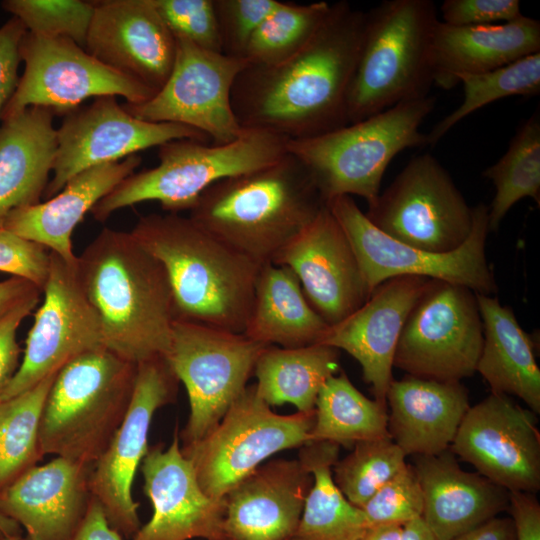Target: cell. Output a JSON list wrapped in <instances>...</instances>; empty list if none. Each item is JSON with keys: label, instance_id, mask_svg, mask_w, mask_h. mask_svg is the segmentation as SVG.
<instances>
[{"label": "cell", "instance_id": "cell-1", "mask_svg": "<svg viewBox=\"0 0 540 540\" xmlns=\"http://www.w3.org/2000/svg\"><path fill=\"white\" fill-rule=\"evenodd\" d=\"M365 22L366 12L346 1L332 3L299 52L275 65L248 64L231 92L240 126L297 140L347 125V95Z\"/></svg>", "mask_w": 540, "mask_h": 540}, {"label": "cell", "instance_id": "cell-2", "mask_svg": "<svg viewBox=\"0 0 540 540\" xmlns=\"http://www.w3.org/2000/svg\"><path fill=\"white\" fill-rule=\"evenodd\" d=\"M77 270L105 348L137 365L168 355L176 319L170 282L130 232L104 228L77 256Z\"/></svg>", "mask_w": 540, "mask_h": 540}, {"label": "cell", "instance_id": "cell-3", "mask_svg": "<svg viewBox=\"0 0 540 540\" xmlns=\"http://www.w3.org/2000/svg\"><path fill=\"white\" fill-rule=\"evenodd\" d=\"M130 233L165 268L176 319L243 333L261 265L178 213L143 216Z\"/></svg>", "mask_w": 540, "mask_h": 540}, {"label": "cell", "instance_id": "cell-4", "mask_svg": "<svg viewBox=\"0 0 540 540\" xmlns=\"http://www.w3.org/2000/svg\"><path fill=\"white\" fill-rule=\"evenodd\" d=\"M326 205L307 168L287 152L266 167L213 184L189 217L262 266L272 263Z\"/></svg>", "mask_w": 540, "mask_h": 540}, {"label": "cell", "instance_id": "cell-5", "mask_svg": "<svg viewBox=\"0 0 540 540\" xmlns=\"http://www.w3.org/2000/svg\"><path fill=\"white\" fill-rule=\"evenodd\" d=\"M137 368L105 347L65 364L44 404L39 430L42 455L93 467L127 413Z\"/></svg>", "mask_w": 540, "mask_h": 540}, {"label": "cell", "instance_id": "cell-6", "mask_svg": "<svg viewBox=\"0 0 540 540\" xmlns=\"http://www.w3.org/2000/svg\"><path fill=\"white\" fill-rule=\"evenodd\" d=\"M438 21L431 0H385L366 12L347 95L348 124L428 95Z\"/></svg>", "mask_w": 540, "mask_h": 540}, {"label": "cell", "instance_id": "cell-7", "mask_svg": "<svg viewBox=\"0 0 540 540\" xmlns=\"http://www.w3.org/2000/svg\"><path fill=\"white\" fill-rule=\"evenodd\" d=\"M435 101L430 95L404 101L325 134L287 140L286 150L304 164L326 203L356 195L369 205L392 159L407 148L427 145L420 126Z\"/></svg>", "mask_w": 540, "mask_h": 540}, {"label": "cell", "instance_id": "cell-8", "mask_svg": "<svg viewBox=\"0 0 540 540\" xmlns=\"http://www.w3.org/2000/svg\"><path fill=\"white\" fill-rule=\"evenodd\" d=\"M287 139L263 130L245 129L229 143L206 145L176 139L160 145L159 164L133 173L90 211L105 222L115 211L144 201H157L167 213L190 210L200 195L218 181L266 167L286 153Z\"/></svg>", "mask_w": 540, "mask_h": 540}, {"label": "cell", "instance_id": "cell-9", "mask_svg": "<svg viewBox=\"0 0 540 540\" xmlns=\"http://www.w3.org/2000/svg\"><path fill=\"white\" fill-rule=\"evenodd\" d=\"M327 207L344 231L370 294L382 282L398 276H419L492 295L496 280L485 254L488 206L472 207V229L466 241L447 253L421 250L386 235L375 227L351 196H338Z\"/></svg>", "mask_w": 540, "mask_h": 540}, {"label": "cell", "instance_id": "cell-10", "mask_svg": "<svg viewBox=\"0 0 540 540\" xmlns=\"http://www.w3.org/2000/svg\"><path fill=\"white\" fill-rule=\"evenodd\" d=\"M314 423L315 409L277 414L251 385L211 431L181 451L202 490L222 499L273 454L310 443Z\"/></svg>", "mask_w": 540, "mask_h": 540}, {"label": "cell", "instance_id": "cell-11", "mask_svg": "<svg viewBox=\"0 0 540 540\" xmlns=\"http://www.w3.org/2000/svg\"><path fill=\"white\" fill-rule=\"evenodd\" d=\"M266 345L243 333L175 319L166 359L185 386L190 412L183 445L201 439L243 393Z\"/></svg>", "mask_w": 540, "mask_h": 540}, {"label": "cell", "instance_id": "cell-12", "mask_svg": "<svg viewBox=\"0 0 540 540\" xmlns=\"http://www.w3.org/2000/svg\"><path fill=\"white\" fill-rule=\"evenodd\" d=\"M365 215L391 238L433 253L459 248L473 222L472 207L428 153L411 158Z\"/></svg>", "mask_w": 540, "mask_h": 540}, {"label": "cell", "instance_id": "cell-13", "mask_svg": "<svg viewBox=\"0 0 540 540\" xmlns=\"http://www.w3.org/2000/svg\"><path fill=\"white\" fill-rule=\"evenodd\" d=\"M482 346L476 293L434 280L406 319L393 367L422 379L461 382L476 372Z\"/></svg>", "mask_w": 540, "mask_h": 540}, {"label": "cell", "instance_id": "cell-14", "mask_svg": "<svg viewBox=\"0 0 540 540\" xmlns=\"http://www.w3.org/2000/svg\"><path fill=\"white\" fill-rule=\"evenodd\" d=\"M19 55L24 71L1 118L33 106L65 115L90 97L121 96L126 103L140 104L155 94L67 38L26 32Z\"/></svg>", "mask_w": 540, "mask_h": 540}, {"label": "cell", "instance_id": "cell-15", "mask_svg": "<svg viewBox=\"0 0 540 540\" xmlns=\"http://www.w3.org/2000/svg\"><path fill=\"white\" fill-rule=\"evenodd\" d=\"M175 40L174 65L162 88L143 103H125L123 107L145 121L192 127L216 145L238 139L245 129L234 114L231 92L249 63L202 49L182 37Z\"/></svg>", "mask_w": 540, "mask_h": 540}, {"label": "cell", "instance_id": "cell-16", "mask_svg": "<svg viewBox=\"0 0 540 540\" xmlns=\"http://www.w3.org/2000/svg\"><path fill=\"white\" fill-rule=\"evenodd\" d=\"M179 380L166 357L138 364L127 413L108 447L93 465L90 489L109 525L122 537L141 527L139 504L132 496L135 474L148 452V435L155 412L173 402Z\"/></svg>", "mask_w": 540, "mask_h": 540}, {"label": "cell", "instance_id": "cell-17", "mask_svg": "<svg viewBox=\"0 0 540 540\" xmlns=\"http://www.w3.org/2000/svg\"><path fill=\"white\" fill-rule=\"evenodd\" d=\"M42 292L22 361L0 400L31 389L77 356L104 347L101 320L83 289L77 260L68 262L50 251Z\"/></svg>", "mask_w": 540, "mask_h": 540}, {"label": "cell", "instance_id": "cell-18", "mask_svg": "<svg viewBox=\"0 0 540 540\" xmlns=\"http://www.w3.org/2000/svg\"><path fill=\"white\" fill-rule=\"evenodd\" d=\"M56 135L53 176L43 193L45 200L88 168L120 161L176 139L205 142L209 138L192 127L139 119L127 112L115 96L97 97L90 105L68 112Z\"/></svg>", "mask_w": 540, "mask_h": 540}, {"label": "cell", "instance_id": "cell-19", "mask_svg": "<svg viewBox=\"0 0 540 540\" xmlns=\"http://www.w3.org/2000/svg\"><path fill=\"white\" fill-rule=\"evenodd\" d=\"M536 414L510 396L490 393L470 406L450 451L509 492L540 489V433Z\"/></svg>", "mask_w": 540, "mask_h": 540}, {"label": "cell", "instance_id": "cell-20", "mask_svg": "<svg viewBox=\"0 0 540 540\" xmlns=\"http://www.w3.org/2000/svg\"><path fill=\"white\" fill-rule=\"evenodd\" d=\"M272 263L296 275L308 302L329 326L369 297L354 251L327 205Z\"/></svg>", "mask_w": 540, "mask_h": 540}, {"label": "cell", "instance_id": "cell-21", "mask_svg": "<svg viewBox=\"0 0 540 540\" xmlns=\"http://www.w3.org/2000/svg\"><path fill=\"white\" fill-rule=\"evenodd\" d=\"M141 470L153 514L131 540H223L225 497L212 498L202 490L181 451L177 428L166 449H148Z\"/></svg>", "mask_w": 540, "mask_h": 540}, {"label": "cell", "instance_id": "cell-22", "mask_svg": "<svg viewBox=\"0 0 540 540\" xmlns=\"http://www.w3.org/2000/svg\"><path fill=\"white\" fill-rule=\"evenodd\" d=\"M85 50L155 93L167 81L176 40L152 0L93 1Z\"/></svg>", "mask_w": 540, "mask_h": 540}, {"label": "cell", "instance_id": "cell-23", "mask_svg": "<svg viewBox=\"0 0 540 540\" xmlns=\"http://www.w3.org/2000/svg\"><path fill=\"white\" fill-rule=\"evenodd\" d=\"M434 279L398 276L379 284L341 322L329 326L322 344L343 350L361 366L375 400L386 404L398 340L406 319Z\"/></svg>", "mask_w": 540, "mask_h": 540}, {"label": "cell", "instance_id": "cell-24", "mask_svg": "<svg viewBox=\"0 0 540 540\" xmlns=\"http://www.w3.org/2000/svg\"><path fill=\"white\" fill-rule=\"evenodd\" d=\"M92 467L55 457L0 490V513L25 530L22 540H72L92 501Z\"/></svg>", "mask_w": 540, "mask_h": 540}, {"label": "cell", "instance_id": "cell-25", "mask_svg": "<svg viewBox=\"0 0 540 540\" xmlns=\"http://www.w3.org/2000/svg\"><path fill=\"white\" fill-rule=\"evenodd\" d=\"M312 484L300 459L260 465L225 495L223 540H289Z\"/></svg>", "mask_w": 540, "mask_h": 540}, {"label": "cell", "instance_id": "cell-26", "mask_svg": "<svg viewBox=\"0 0 540 540\" xmlns=\"http://www.w3.org/2000/svg\"><path fill=\"white\" fill-rule=\"evenodd\" d=\"M423 494L422 518L437 540H453L509 507V491L467 472L450 449L415 456L412 465Z\"/></svg>", "mask_w": 540, "mask_h": 540}, {"label": "cell", "instance_id": "cell-27", "mask_svg": "<svg viewBox=\"0 0 540 540\" xmlns=\"http://www.w3.org/2000/svg\"><path fill=\"white\" fill-rule=\"evenodd\" d=\"M141 161V157L134 154L88 168L71 178L52 198L12 211L1 229L42 245L68 262H75L73 230L104 196L134 173Z\"/></svg>", "mask_w": 540, "mask_h": 540}, {"label": "cell", "instance_id": "cell-28", "mask_svg": "<svg viewBox=\"0 0 540 540\" xmlns=\"http://www.w3.org/2000/svg\"><path fill=\"white\" fill-rule=\"evenodd\" d=\"M388 432L408 455H436L450 448L468 411L467 388L407 375L392 380L386 395Z\"/></svg>", "mask_w": 540, "mask_h": 540}, {"label": "cell", "instance_id": "cell-29", "mask_svg": "<svg viewBox=\"0 0 540 540\" xmlns=\"http://www.w3.org/2000/svg\"><path fill=\"white\" fill-rule=\"evenodd\" d=\"M540 52V22L521 15L509 22L451 26L438 21L432 44L433 84L458 85L462 74H479Z\"/></svg>", "mask_w": 540, "mask_h": 540}, {"label": "cell", "instance_id": "cell-30", "mask_svg": "<svg viewBox=\"0 0 540 540\" xmlns=\"http://www.w3.org/2000/svg\"><path fill=\"white\" fill-rule=\"evenodd\" d=\"M54 115L33 106L0 119V229L12 211L43 197L57 150Z\"/></svg>", "mask_w": 540, "mask_h": 540}, {"label": "cell", "instance_id": "cell-31", "mask_svg": "<svg viewBox=\"0 0 540 540\" xmlns=\"http://www.w3.org/2000/svg\"><path fill=\"white\" fill-rule=\"evenodd\" d=\"M483 324V346L476 372L491 392L520 398L540 414V369L533 342L513 310L492 295L477 294Z\"/></svg>", "mask_w": 540, "mask_h": 540}, {"label": "cell", "instance_id": "cell-32", "mask_svg": "<svg viewBox=\"0 0 540 540\" xmlns=\"http://www.w3.org/2000/svg\"><path fill=\"white\" fill-rule=\"evenodd\" d=\"M328 328L289 268L261 266L243 331L246 337L266 346L298 348L321 343Z\"/></svg>", "mask_w": 540, "mask_h": 540}, {"label": "cell", "instance_id": "cell-33", "mask_svg": "<svg viewBox=\"0 0 540 540\" xmlns=\"http://www.w3.org/2000/svg\"><path fill=\"white\" fill-rule=\"evenodd\" d=\"M339 369V350L317 343L298 348L267 346L253 374L256 391L269 406L290 403L299 412H310L322 386Z\"/></svg>", "mask_w": 540, "mask_h": 540}, {"label": "cell", "instance_id": "cell-34", "mask_svg": "<svg viewBox=\"0 0 540 540\" xmlns=\"http://www.w3.org/2000/svg\"><path fill=\"white\" fill-rule=\"evenodd\" d=\"M299 458L313 476L299 524L289 540H360L369 524L363 510L336 486L332 468L339 446L310 442L300 447Z\"/></svg>", "mask_w": 540, "mask_h": 540}, {"label": "cell", "instance_id": "cell-35", "mask_svg": "<svg viewBox=\"0 0 540 540\" xmlns=\"http://www.w3.org/2000/svg\"><path fill=\"white\" fill-rule=\"evenodd\" d=\"M384 437H390L387 405L363 395L345 372L330 377L316 399L311 442L351 447Z\"/></svg>", "mask_w": 540, "mask_h": 540}, {"label": "cell", "instance_id": "cell-36", "mask_svg": "<svg viewBox=\"0 0 540 540\" xmlns=\"http://www.w3.org/2000/svg\"><path fill=\"white\" fill-rule=\"evenodd\" d=\"M495 188L488 207L490 231H496L509 210L521 199L540 204V116L526 119L510 141L505 154L483 172Z\"/></svg>", "mask_w": 540, "mask_h": 540}, {"label": "cell", "instance_id": "cell-37", "mask_svg": "<svg viewBox=\"0 0 540 540\" xmlns=\"http://www.w3.org/2000/svg\"><path fill=\"white\" fill-rule=\"evenodd\" d=\"M57 372L31 389L0 400V490L43 457L39 430L44 404Z\"/></svg>", "mask_w": 540, "mask_h": 540}, {"label": "cell", "instance_id": "cell-38", "mask_svg": "<svg viewBox=\"0 0 540 540\" xmlns=\"http://www.w3.org/2000/svg\"><path fill=\"white\" fill-rule=\"evenodd\" d=\"M457 80L463 87V100L426 135V143L431 146L458 122L487 104L509 96L539 94L540 52L484 73L459 75Z\"/></svg>", "mask_w": 540, "mask_h": 540}, {"label": "cell", "instance_id": "cell-39", "mask_svg": "<svg viewBox=\"0 0 540 540\" xmlns=\"http://www.w3.org/2000/svg\"><path fill=\"white\" fill-rule=\"evenodd\" d=\"M331 4L280 2L251 37L243 54L251 65H275L299 52L324 23Z\"/></svg>", "mask_w": 540, "mask_h": 540}, {"label": "cell", "instance_id": "cell-40", "mask_svg": "<svg viewBox=\"0 0 540 540\" xmlns=\"http://www.w3.org/2000/svg\"><path fill=\"white\" fill-rule=\"evenodd\" d=\"M405 458L391 437L359 442L333 465V480L350 503L362 508L408 464Z\"/></svg>", "mask_w": 540, "mask_h": 540}, {"label": "cell", "instance_id": "cell-41", "mask_svg": "<svg viewBox=\"0 0 540 540\" xmlns=\"http://www.w3.org/2000/svg\"><path fill=\"white\" fill-rule=\"evenodd\" d=\"M1 6L20 20L27 32L67 38L85 48L94 13L93 1L5 0Z\"/></svg>", "mask_w": 540, "mask_h": 540}, {"label": "cell", "instance_id": "cell-42", "mask_svg": "<svg viewBox=\"0 0 540 540\" xmlns=\"http://www.w3.org/2000/svg\"><path fill=\"white\" fill-rule=\"evenodd\" d=\"M361 509L369 526L384 523L403 526L413 519L422 517L423 494L413 466L407 464Z\"/></svg>", "mask_w": 540, "mask_h": 540}, {"label": "cell", "instance_id": "cell-43", "mask_svg": "<svg viewBox=\"0 0 540 540\" xmlns=\"http://www.w3.org/2000/svg\"><path fill=\"white\" fill-rule=\"evenodd\" d=\"M157 12L174 37L222 53L213 0H152Z\"/></svg>", "mask_w": 540, "mask_h": 540}, {"label": "cell", "instance_id": "cell-44", "mask_svg": "<svg viewBox=\"0 0 540 540\" xmlns=\"http://www.w3.org/2000/svg\"><path fill=\"white\" fill-rule=\"evenodd\" d=\"M222 53L243 58L251 37L280 4L279 0H213Z\"/></svg>", "mask_w": 540, "mask_h": 540}, {"label": "cell", "instance_id": "cell-45", "mask_svg": "<svg viewBox=\"0 0 540 540\" xmlns=\"http://www.w3.org/2000/svg\"><path fill=\"white\" fill-rule=\"evenodd\" d=\"M49 267L50 251L47 248L0 229V272L24 278L42 291Z\"/></svg>", "mask_w": 540, "mask_h": 540}, {"label": "cell", "instance_id": "cell-46", "mask_svg": "<svg viewBox=\"0 0 540 540\" xmlns=\"http://www.w3.org/2000/svg\"><path fill=\"white\" fill-rule=\"evenodd\" d=\"M442 22L451 26H480L509 22L522 15L518 0H446Z\"/></svg>", "mask_w": 540, "mask_h": 540}, {"label": "cell", "instance_id": "cell-47", "mask_svg": "<svg viewBox=\"0 0 540 540\" xmlns=\"http://www.w3.org/2000/svg\"><path fill=\"white\" fill-rule=\"evenodd\" d=\"M41 292L31 294L0 316V394L9 385L20 366L21 350L16 340L17 329L24 318L36 308Z\"/></svg>", "mask_w": 540, "mask_h": 540}, {"label": "cell", "instance_id": "cell-48", "mask_svg": "<svg viewBox=\"0 0 540 540\" xmlns=\"http://www.w3.org/2000/svg\"><path fill=\"white\" fill-rule=\"evenodd\" d=\"M26 32L23 23L15 17L0 28V118L19 82V46Z\"/></svg>", "mask_w": 540, "mask_h": 540}, {"label": "cell", "instance_id": "cell-49", "mask_svg": "<svg viewBox=\"0 0 540 540\" xmlns=\"http://www.w3.org/2000/svg\"><path fill=\"white\" fill-rule=\"evenodd\" d=\"M516 540H540V504L532 493L509 492L508 510Z\"/></svg>", "mask_w": 540, "mask_h": 540}, {"label": "cell", "instance_id": "cell-50", "mask_svg": "<svg viewBox=\"0 0 540 540\" xmlns=\"http://www.w3.org/2000/svg\"><path fill=\"white\" fill-rule=\"evenodd\" d=\"M72 540H123L108 523L100 504L93 498L80 528Z\"/></svg>", "mask_w": 540, "mask_h": 540}, {"label": "cell", "instance_id": "cell-51", "mask_svg": "<svg viewBox=\"0 0 540 540\" xmlns=\"http://www.w3.org/2000/svg\"><path fill=\"white\" fill-rule=\"evenodd\" d=\"M453 540H516L511 517H494Z\"/></svg>", "mask_w": 540, "mask_h": 540}, {"label": "cell", "instance_id": "cell-52", "mask_svg": "<svg viewBox=\"0 0 540 540\" xmlns=\"http://www.w3.org/2000/svg\"><path fill=\"white\" fill-rule=\"evenodd\" d=\"M37 291L41 290L24 278L12 276L0 281V316Z\"/></svg>", "mask_w": 540, "mask_h": 540}, {"label": "cell", "instance_id": "cell-53", "mask_svg": "<svg viewBox=\"0 0 540 540\" xmlns=\"http://www.w3.org/2000/svg\"><path fill=\"white\" fill-rule=\"evenodd\" d=\"M403 526L393 523L371 525L360 540H401Z\"/></svg>", "mask_w": 540, "mask_h": 540}, {"label": "cell", "instance_id": "cell-54", "mask_svg": "<svg viewBox=\"0 0 540 540\" xmlns=\"http://www.w3.org/2000/svg\"><path fill=\"white\" fill-rule=\"evenodd\" d=\"M401 540H437L422 517L403 525Z\"/></svg>", "mask_w": 540, "mask_h": 540}, {"label": "cell", "instance_id": "cell-55", "mask_svg": "<svg viewBox=\"0 0 540 540\" xmlns=\"http://www.w3.org/2000/svg\"><path fill=\"white\" fill-rule=\"evenodd\" d=\"M10 537L22 539V529L14 520L0 513V540H7Z\"/></svg>", "mask_w": 540, "mask_h": 540}, {"label": "cell", "instance_id": "cell-56", "mask_svg": "<svg viewBox=\"0 0 540 540\" xmlns=\"http://www.w3.org/2000/svg\"><path fill=\"white\" fill-rule=\"evenodd\" d=\"M7 540H22L21 538H18V537H10L8 538Z\"/></svg>", "mask_w": 540, "mask_h": 540}]
</instances>
